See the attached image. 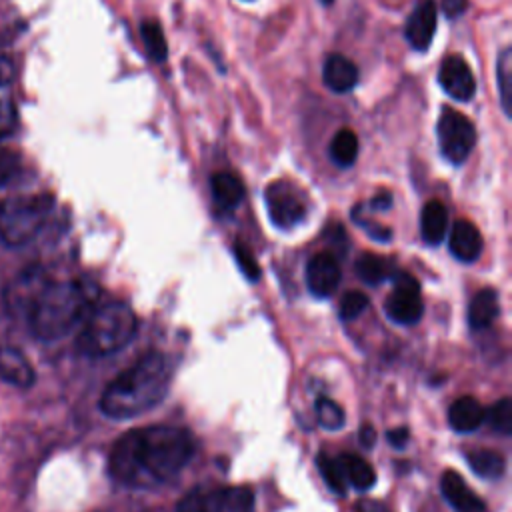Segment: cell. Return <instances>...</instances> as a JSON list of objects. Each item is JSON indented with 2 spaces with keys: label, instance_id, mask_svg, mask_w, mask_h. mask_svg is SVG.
Listing matches in <instances>:
<instances>
[{
  "label": "cell",
  "instance_id": "1",
  "mask_svg": "<svg viewBox=\"0 0 512 512\" xmlns=\"http://www.w3.org/2000/svg\"><path fill=\"white\" fill-rule=\"evenodd\" d=\"M194 454L188 430L146 426L122 434L108 458L110 476L130 488H156L174 480Z\"/></svg>",
  "mask_w": 512,
  "mask_h": 512
},
{
  "label": "cell",
  "instance_id": "2",
  "mask_svg": "<svg viewBox=\"0 0 512 512\" xmlns=\"http://www.w3.org/2000/svg\"><path fill=\"white\" fill-rule=\"evenodd\" d=\"M174 364L162 352H148L122 370L102 392L100 410L114 420L140 416L168 394Z\"/></svg>",
  "mask_w": 512,
  "mask_h": 512
},
{
  "label": "cell",
  "instance_id": "3",
  "mask_svg": "<svg viewBox=\"0 0 512 512\" xmlns=\"http://www.w3.org/2000/svg\"><path fill=\"white\" fill-rule=\"evenodd\" d=\"M94 308V288L80 280L48 282L28 312L36 338L58 340L80 326Z\"/></svg>",
  "mask_w": 512,
  "mask_h": 512
},
{
  "label": "cell",
  "instance_id": "4",
  "mask_svg": "<svg viewBox=\"0 0 512 512\" xmlns=\"http://www.w3.org/2000/svg\"><path fill=\"white\" fill-rule=\"evenodd\" d=\"M136 314L124 302H106L92 308L82 330L76 338V346L86 356H108L122 350L136 334Z\"/></svg>",
  "mask_w": 512,
  "mask_h": 512
},
{
  "label": "cell",
  "instance_id": "5",
  "mask_svg": "<svg viewBox=\"0 0 512 512\" xmlns=\"http://www.w3.org/2000/svg\"><path fill=\"white\" fill-rule=\"evenodd\" d=\"M52 210L46 194L12 196L0 202V242L6 246L28 244L44 226Z\"/></svg>",
  "mask_w": 512,
  "mask_h": 512
},
{
  "label": "cell",
  "instance_id": "6",
  "mask_svg": "<svg viewBox=\"0 0 512 512\" xmlns=\"http://www.w3.org/2000/svg\"><path fill=\"white\" fill-rule=\"evenodd\" d=\"M176 512H254V494L242 486L196 488L180 500Z\"/></svg>",
  "mask_w": 512,
  "mask_h": 512
},
{
  "label": "cell",
  "instance_id": "7",
  "mask_svg": "<svg viewBox=\"0 0 512 512\" xmlns=\"http://www.w3.org/2000/svg\"><path fill=\"white\" fill-rule=\"evenodd\" d=\"M436 134L442 156L456 166L470 156L476 144V128L472 120L454 108H442Z\"/></svg>",
  "mask_w": 512,
  "mask_h": 512
},
{
  "label": "cell",
  "instance_id": "8",
  "mask_svg": "<svg viewBox=\"0 0 512 512\" xmlns=\"http://www.w3.org/2000/svg\"><path fill=\"white\" fill-rule=\"evenodd\" d=\"M394 288L384 302L386 316L402 326H412L422 318L424 302L420 296V286L408 272H394Z\"/></svg>",
  "mask_w": 512,
  "mask_h": 512
},
{
  "label": "cell",
  "instance_id": "9",
  "mask_svg": "<svg viewBox=\"0 0 512 512\" xmlns=\"http://www.w3.org/2000/svg\"><path fill=\"white\" fill-rule=\"evenodd\" d=\"M264 200H266L270 220L282 230L294 228L306 214L304 202L288 182L280 180V182L268 184L264 192Z\"/></svg>",
  "mask_w": 512,
  "mask_h": 512
},
{
  "label": "cell",
  "instance_id": "10",
  "mask_svg": "<svg viewBox=\"0 0 512 512\" xmlns=\"http://www.w3.org/2000/svg\"><path fill=\"white\" fill-rule=\"evenodd\" d=\"M438 82L448 96L460 102H468L476 92L474 74L468 62L458 54H450L442 60L438 70Z\"/></svg>",
  "mask_w": 512,
  "mask_h": 512
},
{
  "label": "cell",
  "instance_id": "11",
  "mask_svg": "<svg viewBox=\"0 0 512 512\" xmlns=\"http://www.w3.org/2000/svg\"><path fill=\"white\" fill-rule=\"evenodd\" d=\"M48 280L40 268L22 270L6 290V304L14 314L28 316L30 308L34 306L40 292L46 288Z\"/></svg>",
  "mask_w": 512,
  "mask_h": 512
},
{
  "label": "cell",
  "instance_id": "12",
  "mask_svg": "<svg viewBox=\"0 0 512 512\" xmlns=\"http://www.w3.org/2000/svg\"><path fill=\"white\" fill-rule=\"evenodd\" d=\"M340 264L332 252H318L306 264L308 290L318 298H328L340 284Z\"/></svg>",
  "mask_w": 512,
  "mask_h": 512
},
{
  "label": "cell",
  "instance_id": "13",
  "mask_svg": "<svg viewBox=\"0 0 512 512\" xmlns=\"http://www.w3.org/2000/svg\"><path fill=\"white\" fill-rule=\"evenodd\" d=\"M436 30V4L434 0H422L408 16L404 36L414 50H426Z\"/></svg>",
  "mask_w": 512,
  "mask_h": 512
},
{
  "label": "cell",
  "instance_id": "14",
  "mask_svg": "<svg viewBox=\"0 0 512 512\" xmlns=\"http://www.w3.org/2000/svg\"><path fill=\"white\" fill-rule=\"evenodd\" d=\"M448 248L456 260L470 264L482 254V234L470 220H456L448 234Z\"/></svg>",
  "mask_w": 512,
  "mask_h": 512
},
{
  "label": "cell",
  "instance_id": "15",
  "mask_svg": "<svg viewBox=\"0 0 512 512\" xmlns=\"http://www.w3.org/2000/svg\"><path fill=\"white\" fill-rule=\"evenodd\" d=\"M440 490L456 512H486L484 500L476 492H472L454 470H446L442 474Z\"/></svg>",
  "mask_w": 512,
  "mask_h": 512
},
{
  "label": "cell",
  "instance_id": "16",
  "mask_svg": "<svg viewBox=\"0 0 512 512\" xmlns=\"http://www.w3.org/2000/svg\"><path fill=\"white\" fill-rule=\"evenodd\" d=\"M322 80L332 92L344 94L356 86L358 68L344 54H330L322 66Z\"/></svg>",
  "mask_w": 512,
  "mask_h": 512
},
{
  "label": "cell",
  "instance_id": "17",
  "mask_svg": "<svg viewBox=\"0 0 512 512\" xmlns=\"http://www.w3.org/2000/svg\"><path fill=\"white\" fill-rule=\"evenodd\" d=\"M0 380L18 388H28L34 382V370L30 362L14 346L0 344Z\"/></svg>",
  "mask_w": 512,
  "mask_h": 512
},
{
  "label": "cell",
  "instance_id": "18",
  "mask_svg": "<svg viewBox=\"0 0 512 512\" xmlns=\"http://www.w3.org/2000/svg\"><path fill=\"white\" fill-rule=\"evenodd\" d=\"M484 418H486V412L474 396H462L454 400L448 408V424L456 432H472L480 428Z\"/></svg>",
  "mask_w": 512,
  "mask_h": 512
},
{
  "label": "cell",
  "instance_id": "19",
  "mask_svg": "<svg viewBox=\"0 0 512 512\" xmlns=\"http://www.w3.org/2000/svg\"><path fill=\"white\" fill-rule=\"evenodd\" d=\"M212 198L218 208L234 210L244 200V184L232 172H216L210 178Z\"/></svg>",
  "mask_w": 512,
  "mask_h": 512
},
{
  "label": "cell",
  "instance_id": "20",
  "mask_svg": "<svg viewBox=\"0 0 512 512\" xmlns=\"http://www.w3.org/2000/svg\"><path fill=\"white\" fill-rule=\"evenodd\" d=\"M448 232V212L442 202L430 200L424 204L420 214V234L426 244L436 246Z\"/></svg>",
  "mask_w": 512,
  "mask_h": 512
},
{
  "label": "cell",
  "instance_id": "21",
  "mask_svg": "<svg viewBox=\"0 0 512 512\" xmlns=\"http://www.w3.org/2000/svg\"><path fill=\"white\" fill-rule=\"evenodd\" d=\"M500 304H498V294L492 288H482L474 294L468 306V324L472 330H482L488 328L494 318L498 316Z\"/></svg>",
  "mask_w": 512,
  "mask_h": 512
},
{
  "label": "cell",
  "instance_id": "22",
  "mask_svg": "<svg viewBox=\"0 0 512 512\" xmlns=\"http://www.w3.org/2000/svg\"><path fill=\"white\" fill-rule=\"evenodd\" d=\"M340 468L344 472L346 484L354 486L356 490H368L374 486L376 482V472L372 468L370 462H366L362 456L358 454H342L338 458Z\"/></svg>",
  "mask_w": 512,
  "mask_h": 512
},
{
  "label": "cell",
  "instance_id": "23",
  "mask_svg": "<svg viewBox=\"0 0 512 512\" xmlns=\"http://www.w3.org/2000/svg\"><path fill=\"white\" fill-rule=\"evenodd\" d=\"M466 460H468V466L482 478H488V480H494V478H500L504 476L506 472V460L500 452L496 450H470L466 454Z\"/></svg>",
  "mask_w": 512,
  "mask_h": 512
},
{
  "label": "cell",
  "instance_id": "24",
  "mask_svg": "<svg viewBox=\"0 0 512 512\" xmlns=\"http://www.w3.org/2000/svg\"><path fill=\"white\" fill-rule=\"evenodd\" d=\"M330 158L336 166L340 168H348L356 162L358 156V138L352 130L342 128L334 134L332 142H330Z\"/></svg>",
  "mask_w": 512,
  "mask_h": 512
},
{
  "label": "cell",
  "instance_id": "25",
  "mask_svg": "<svg viewBox=\"0 0 512 512\" xmlns=\"http://www.w3.org/2000/svg\"><path fill=\"white\" fill-rule=\"evenodd\" d=\"M356 274L366 284H380L382 280L394 276V268L386 258L366 252L356 260Z\"/></svg>",
  "mask_w": 512,
  "mask_h": 512
},
{
  "label": "cell",
  "instance_id": "26",
  "mask_svg": "<svg viewBox=\"0 0 512 512\" xmlns=\"http://www.w3.org/2000/svg\"><path fill=\"white\" fill-rule=\"evenodd\" d=\"M496 80H498V90H500V104L506 116L512 112V50L504 48L498 58H496Z\"/></svg>",
  "mask_w": 512,
  "mask_h": 512
},
{
  "label": "cell",
  "instance_id": "27",
  "mask_svg": "<svg viewBox=\"0 0 512 512\" xmlns=\"http://www.w3.org/2000/svg\"><path fill=\"white\" fill-rule=\"evenodd\" d=\"M140 36H142V42H144V48L148 52V56L160 64L166 60L168 56V44H166V38H164V32L160 28L158 22L154 20H144L140 24Z\"/></svg>",
  "mask_w": 512,
  "mask_h": 512
},
{
  "label": "cell",
  "instance_id": "28",
  "mask_svg": "<svg viewBox=\"0 0 512 512\" xmlns=\"http://www.w3.org/2000/svg\"><path fill=\"white\" fill-rule=\"evenodd\" d=\"M314 410H316V418H318L320 426L326 430H338L346 422V414H344L342 406L338 402H334L332 398L320 396L314 404Z\"/></svg>",
  "mask_w": 512,
  "mask_h": 512
},
{
  "label": "cell",
  "instance_id": "29",
  "mask_svg": "<svg viewBox=\"0 0 512 512\" xmlns=\"http://www.w3.org/2000/svg\"><path fill=\"white\" fill-rule=\"evenodd\" d=\"M316 462H318L320 474H322L324 482L330 486V490L336 492V494H344L348 484H346V478H344V472L340 468L338 458H328L326 454H318Z\"/></svg>",
  "mask_w": 512,
  "mask_h": 512
},
{
  "label": "cell",
  "instance_id": "30",
  "mask_svg": "<svg viewBox=\"0 0 512 512\" xmlns=\"http://www.w3.org/2000/svg\"><path fill=\"white\" fill-rule=\"evenodd\" d=\"M490 426L500 432V434H510L512 432V402L510 398H500L494 402L486 414Z\"/></svg>",
  "mask_w": 512,
  "mask_h": 512
},
{
  "label": "cell",
  "instance_id": "31",
  "mask_svg": "<svg viewBox=\"0 0 512 512\" xmlns=\"http://www.w3.org/2000/svg\"><path fill=\"white\" fill-rule=\"evenodd\" d=\"M368 304H370V300H368V296L364 294V292H358V290H354V292H346L344 296H342V300H340V318L342 320H352V318H358L366 308H368Z\"/></svg>",
  "mask_w": 512,
  "mask_h": 512
},
{
  "label": "cell",
  "instance_id": "32",
  "mask_svg": "<svg viewBox=\"0 0 512 512\" xmlns=\"http://www.w3.org/2000/svg\"><path fill=\"white\" fill-rule=\"evenodd\" d=\"M232 252H234V258H236L238 268L242 270V274H244L248 280L256 282V280L260 278V266H258L256 258L252 256V252L248 250V246H246L244 242L236 240V242H234Z\"/></svg>",
  "mask_w": 512,
  "mask_h": 512
},
{
  "label": "cell",
  "instance_id": "33",
  "mask_svg": "<svg viewBox=\"0 0 512 512\" xmlns=\"http://www.w3.org/2000/svg\"><path fill=\"white\" fill-rule=\"evenodd\" d=\"M20 172V156L14 150L0 148V186H6Z\"/></svg>",
  "mask_w": 512,
  "mask_h": 512
},
{
  "label": "cell",
  "instance_id": "34",
  "mask_svg": "<svg viewBox=\"0 0 512 512\" xmlns=\"http://www.w3.org/2000/svg\"><path fill=\"white\" fill-rule=\"evenodd\" d=\"M18 126V110L12 100H0V140L14 134Z\"/></svg>",
  "mask_w": 512,
  "mask_h": 512
},
{
  "label": "cell",
  "instance_id": "35",
  "mask_svg": "<svg viewBox=\"0 0 512 512\" xmlns=\"http://www.w3.org/2000/svg\"><path fill=\"white\" fill-rule=\"evenodd\" d=\"M468 8V0H442V12L446 18H458Z\"/></svg>",
  "mask_w": 512,
  "mask_h": 512
},
{
  "label": "cell",
  "instance_id": "36",
  "mask_svg": "<svg viewBox=\"0 0 512 512\" xmlns=\"http://www.w3.org/2000/svg\"><path fill=\"white\" fill-rule=\"evenodd\" d=\"M386 438H388V442H390L394 448H404V446L408 444L410 432H408V428H394V430H388Z\"/></svg>",
  "mask_w": 512,
  "mask_h": 512
},
{
  "label": "cell",
  "instance_id": "37",
  "mask_svg": "<svg viewBox=\"0 0 512 512\" xmlns=\"http://www.w3.org/2000/svg\"><path fill=\"white\" fill-rule=\"evenodd\" d=\"M12 78H14V64H12V60L0 54V86L10 84Z\"/></svg>",
  "mask_w": 512,
  "mask_h": 512
},
{
  "label": "cell",
  "instance_id": "38",
  "mask_svg": "<svg viewBox=\"0 0 512 512\" xmlns=\"http://www.w3.org/2000/svg\"><path fill=\"white\" fill-rule=\"evenodd\" d=\"M358 438H360V444L364 448H372L374 442H376V430L370 424H362V428L358 432Z\"/></svg>",
  "mask_w": 512,
  "mask_h": 512
},
{
  "label": "cell",
  "instance_id": "39",
  "mask_svg": "<svg viewBox=\"0 0 512 512\" xmlns=\"http://www.w3.org/2000/svg\"><path fill=\"white\" fill-rule=\"evenodd\" d=\"M392 206V194L390 192H380L370 200L372 210H388Z\"/></svg>",
  "mask_w": 512,
  "mask_h": 512
},
{
  "label": "cell",
  "instance_id": "40",
  "mask_svg": "<svg viewBox=\"0 0 512 512\" xmlns=\"http://www.w3.org/2000/svg\"><path fill=\"white\" fill-rule=\"evenodd\" d=\"M358 512H388V510L378 502H358Z\"/></svg>",
  "mask_w": 512,
  "mask_h": 512
},
{
  "label": "cell",
  "instance_id": "41",
  "mask_svg": "<svg viewBox=\"0 0 512 512\" xmlns=\"http://www.w3.org/2000/svg\"><path fill=\"white\" fill-rule=\"evenodd\" d=\"M320 2H322V4H326V6H328V4H332V2H334V0H320Z\"/></svg>",
  "mask_w": 512,
  "mask_h": 512
}]
</instances>
